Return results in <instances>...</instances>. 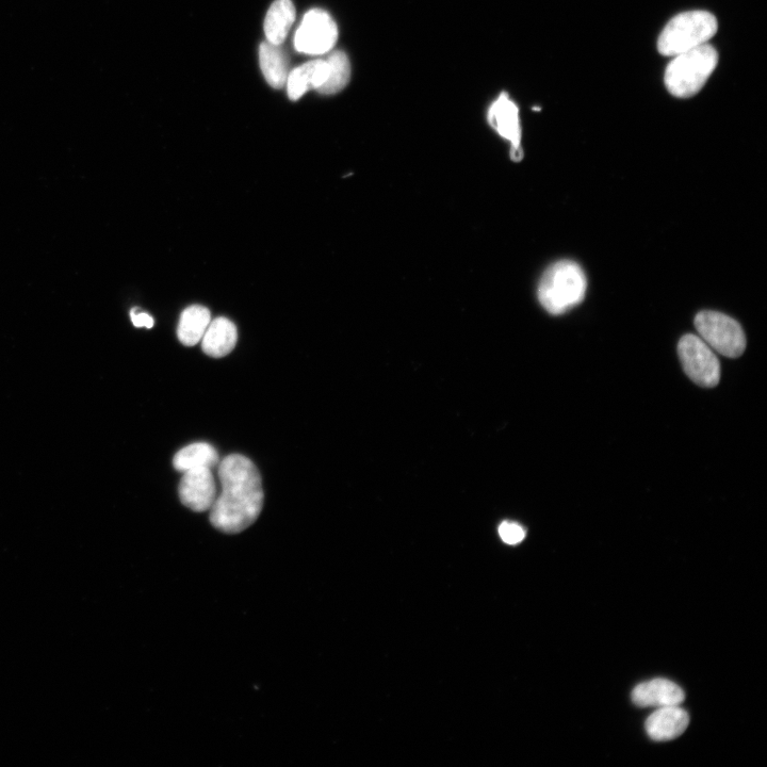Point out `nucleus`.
Here are the masks:
<instances>
[{
    "mask_svg": "<svg viewBox=\"0 0 767 767\" xmlns=\"http://www.w3.org/2000/svg\"><path fill=\"white\" fill-rule=\"evenodd\" d=\"M296 20V8L291 0H275L265 21V34L268 42L282 45L290 28Z\"/></svg>",
    "mask_w": 767,
    "mask_h": 767,
    "instance_id": "15",
    "label": "nucleus"
},
{
    "mask_svg": "<svg viewBox=\"0 0 767 767\" xmlns=\"http://www.w3.org/2000/svg\"><path fill=\"white\" fill-rule=\"evenodd\" d=\"M690 724V716L680 706L658 708L646 721L648 736L655 741H671L682 736Z\"/></svg>",
    "mask_w": 767,
    "mask_h": 767,
    "instance_id": "11",
    "label": "nucleus"
},
{
    "mask_svg": "<svg viewBox=\"0 0 767 767\" xmlns=\"http://www.w3.org/2000/svg\"><path fill=\"white\" fill-rule=\"evenodd\" d=\"M130 317H132V321L136 328L139 329H152L155 323L152 316L146 313H139L138 308H134L132 312H130Z\"/></svg>",
    "mask_w": 767,
    "mask_h": 767,
    "instance_id": "20",
    "label": "nucleus"
},
{
    "mask_svg": "<svg viewBox=\"0 0 767 767\" xmlns=\"http://www.w3.org/2000/svg\"><path fill=\"white\" fill-rule=\"evenodd\" d=\"M717 21L707 11H689L669 21L659 38L658 48L663 56L675 57L707 44L717 32Z\"/></svg>",
    "mask_w": 767,
    "mask_h": 767,
    "instance_id": "4",
    "label": "nucleus"
},
{
    "mask_svg": "<svg viewBox=\"0 0 767 767\" xmlns=\"http://www.w3.org/2000/svg\"><path fill=\"white\" fill-rule=\"evenodd\" d=\"M338 39V28L332 16L323 10L309 11L299 27L296 50L307 55H323L332 50Z\"/></svg>",
    "mask_w": 767,
    "mask_h": 767,
    "instance_id": "7",
    "label": "nucleus"
},
{
    "mask_svg": "<svg viewBox=\"0 0 767 767\" xmlns=\"http://www.w3.org/2000/svg\"><path fill=\"white\" fill-rule=\"evenodd\" d=\"M260 69L274 89H282L287 84L288 60L281 45L270 42L261 43L259 47Z\"/></svg>",
    "mask_w": 767,
    "mask_h": 767,
    "instance_id": "14",
    "label": "nucleus"
},
{
    "mask_svg": "<svg viewBox=\"0 0 767 767\" xmlns=\"http://www.w3.org/2000/svg\"><path fill=\"white\" fill-rule=\"evenodd\" d=\"M684 698L678 684L662 678L643 682L632 692L633 703L642 708L680 706Z\"/></svg>",
    "mask_w": 767,
    "mask_h": 767,
    "instance_id": "10",
    "label": "nucleus"
},
{
    "mask_svg": "<svg viewBox=\"0 0 767 767\" xmlns=\"http://www.w3.org/2000/svg\"><path fill=\"white\" fill-rule=\"evenodd\" d=\"M499 534L504 543L517 545L525 540L526 531L516 522L504 521L499 527Z\"/></svg>",
    "mask_w": 767,
    "mask_h": 767,
    "instance_id": "19",
    "label": "nucleus"
},
{
    "mask_svg": "<svg viewBox=\"0 0 767 767\" xmlns=\"http://www.w3.org/2000/svg\"><path fill=\"white\" fill-rule=\"evenodd\" d=\"M211 322L209 310L201 305H193L184 310L179 320L177 336L186 347L198 345Z\"/></svg>",
    "mask_w": 767,
    "mask_h": 767,
    "instance_id": "16",
    "label": "nucleus"
},
{
    "mask_svg": "<svg viewBox=\"0 0 767 767\" xmlns=\"http://www.w3.org/2000/svg\"><path fill=\"white\" fill-rule=\"evenodd\" d=\"M586 290L587 279L581 266L573 260H561L546 270L537 296L549 314L559 316L581 304Z\"/></svg>",
    "mask_w": 767,
    "mask_h": 767,
    "instance_id": "2",
    "label": "nucleus"
},
{
    "mask_svg": "<svg viewBox=\"0 0 767 767\" xmlns=\"http://www.w3.org/2000/svg\"><path fill=\"white\" fill-rule=\"evenodd\" d=\"M219 479L222 493L210 509L211 524L224 533H240L251 527L263 510L260 473L246 456L232 454L220 463Z\"/></svg>",
    "mask_w": 767,
    "mask_h": 767,
    "instance_id": "1",
    "label": "nucleus"
},
{
    "mask_svg": "<svg viewBox=\"0 0 767 767\" xmlns=\"http://www.w3.org/2000/svg\"><path fill=\"white\" fill-rule=\"evenodd\" d=\"M329 63L318 59L293 70L287 79L289 99L298 101L309 90H318L329 77Z\"/></svg>",
    "mask_w": 767,
    "mask_h": 767,
    "instance_id": "12",
    "label": "nucleus"
},
{
    "mask_svg": "<svg viewBox=\"0 0 767 767\" xmlns=\"http://www.w3.org/2000/svg\"><path fill=\"white\" fill-rule=\"evenodd\" d=\"M219 463L217 450L209 444L197 443L178 451L173 465L177 471L186 472L194 468H212Z\"/></svg>",
    "mask_w": 767,
    "mask_h": 767,
    "instance_id": "17",
    "label": "nucleus"
},
{
    "mask_svg": "<svg viewBox=\"0 0 767 767\" xmlns=\"http://www.w3.org/2000/svg\"><path fill=\"white\" fill-rule=\"evenodd\" d=\"M699 337L713 350L729 358L741 356L746 349V337L741 325L731 317L717 312H701L695 318Z\"/></svg>",
    "mask_w": 767,
    "mask_h": 767,
    "instance_id": "5",
    "label": "nucleus"
},
{
    "mask_svg": "<svg viewBox=\"0 0 767 767\" xmlns=\"http://www.w3.org/2000/svg\"><path fill=\"white\" fill-rule=\"evenodd\" d=\"M178 491L179 498L190 510L198 513L210 510L217 498V486L211 468H194L184 472Z\"/></svg>",
    "mask_w": 767,
    "mask_h": 767,
    "instance_id": "8",
    "label": "nucleus"
},
{
    "mask_svg": "<svg viewBox=\"0 0 767 767\" xmlns=\"http://www.w3.org/2000/svg\"><path fill=\"white\" fill-rule=\"evenodd\" d=\"M329 63V77L317 90L321 94L333 95L344 90L351 78V63L345 52H332L325 59Z\"/></svg>",
    "mask_w": 767,
    "mask_h": 767,
    "instance_id": "18",
    "label": "nucleus"
},
{
    "mask_svg": "<svg viewBox=\"0 0 767 767\" xmlns=\"http://www.w3.org/2000/svg\"><path fill=\"white\" fill-rule=\"evenodd\" d=\"M717 63L718 54L708 43L675 56L665 72L667 90L679 99H690L704 88Z\"/></svg>",
    "mask_w": 767,
    "mask_h": 767,
    "instance_id": "3",
    "label": "nucleus"
},
{
    "mask_svg": "<svg viewBox=\"0 0 767 767\" xmlns=\"http://www.w3.org/2000/svg\"><path fill=\"white\" fill-rule=\"evenodd\" d=\"M487 119L496 132L512 144L511 158L521 161L524 151L521 149L519 109L507 93H502L489 108Z\"/></svg>",
    "mask_w": 767,
    "mask_h": 767,
    "instance_id": "9",
    "label": "nucleus"
},
{
    "mask_svg": "<svg viewBox=\"0 0 767 767\" xmlns=\"http://www.w3.org/2000/svg\"><path fill=\"white\" fill-rule=\"evenodd\" d=\"M237 340L236 325L231 320L220 317L208 325L202 339V348L208 356L221 358L235 349Z\"/></svg>",
    "mask_w": 767,
    "mask_h": 767,
    "instance_id": "13",
    "label": "nucleus"
},
{
    "mask_svg": "<svg viewBox=\"0 0 767 767\" xmlns=\"http://www.w3.org/2000/svg\"><path fill=\"white\" fill-rule=\"evenodd\" d=\"M678 353L685 373L694 383L711 388L720 382V362L714 351L699 336L689 334L682 337Z\"/></svg>",
    "mask_w": 767,
    "mask_h": 767,
    "instance_id": "6",
    "label": "nucleus"
}]
</instances>
